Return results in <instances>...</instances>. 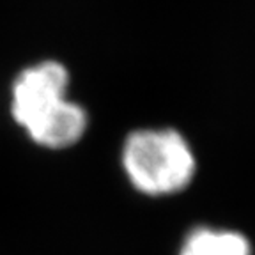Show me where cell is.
<instances>
[{
  "label": "cell",
  "instance_id": "1",
  "mask_svg": "<svg viewBox=\"0 0 255 255\" xmlns=\"http://www.w3.org/2000/svg\"><path fill=\"white\" fill-rule=\"evenodd\" d=\"M69 71L53 59L21 69L11 87V116L34 143L60 151L84 138L89 114L68 98Z\"/></svg>",
  "mask_w": 255,
  "mask_h": 255
},
{
  "label": "cell",
  "instance_id": "2",
  "mask_svg": "<svg viewBox=\"0 0 255 255\" xmlns=\"http://www.w3.org/2000/svg\"><path fill=\"white\" fill-rule=\"evenodd\" d=\"M121 163L128 181L147 197H170L191 184L195 152L174 128H142L126 136Z\"/></svg>",
  "mask_w": 255,
  "mask_h": 255
},
{
  "label": "cell",
  "instance_id": "3",
  "mask_svg": "<svg viewBox=\"0 0 255 255\" xmlns=\"http://www.w3.org/2000/svg\"><path fill=\"white\" fill-rule=\"evenodd\" d=\"M179 255H254L250 239L231 229L197 227L186 234Z\"/></svg>",
  "mask_w": 255,
  "mask_h": 255
}]
</instances>
